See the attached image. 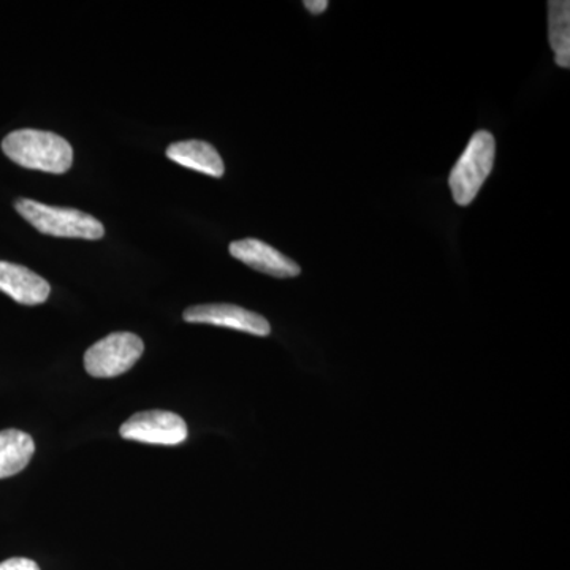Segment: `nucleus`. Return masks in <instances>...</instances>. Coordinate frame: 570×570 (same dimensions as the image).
I'll use <instances>...</instances> for the list:
<instances>
[{
	"instance_id": "f257e3e1",
	"label": "nucleus",
	"mask_w": 570,
	"mask_h": 570,
	"mask_svg": "<svg viewBox=\"0 0 570 570\" xmlns=\"http://www.w3.org/2000/svg\"><path fill=\"white\" fill-rule=\"evenodd\" d=\"M2 151L14 164L45 174H66L73 164L70 142L61 135L45 130H14L3 138Z\"/></svg>"
},
{
	"instance_id": "f03ea898",
	"label": "nucleus",
	"mask_w": 570,
	"mask_h": 570,
	"mask_svg": "<svg viewBox=\"0 0 570 570\" xmlns=\"http://www.w3.org/2000/svg\"><path fill=\"white\" fill-rule=\"evenodd\" d=\"M14 208L43 235L81 239H100L105 236L102 223L80 209L56 208L29 198H18Z\"/></svg>"
},
{
	"instance_id": "7ed1b4c3",
	"label": "nucleus",
	"mask_w": 570,
	"mask_h": 570,
	"mask_svg": "<svg viewBox=\"0 0 570 570\" xmlns=\"http://www.w3.org/2000/svg\"><path fill=\"white\" fill-rule=\"evenodd\" d=\"M494 156L497 141L493 135L485 130L472 135L449 178V186L456 204L468 206L478 197L480 187L485 184L493 170Z\"/></svg>"
},
{
	"instance_id": "20e7f679",
	"label": "nucleus",
	"mask_w": 570,
	"mask_h": 570,
	"mask_svg": "<svg viewBox=\"0 0 570 570\" xmlns=\"http://www.w3.org/2000/svg\"><path fill=\"white\" fill-rule=\"evenodd\" d=\"M145 343L134 333H111L97 341L85 354V367L89 376L118 377L132 370L141 358Z\"/></svg>"
},
{
	"instance_id": "39448f33",
	"label": "nucleus",
	"mask_w": 570,
	"mask_h": 570,
	"mask_svg": "<svg viewBox=\"0 0 570 570\" xmlns=\"http://www.w3.org/2000/svg\"><path fill=\"white\" fill-rule=\"evenodd\" d=\"M119 434L142 444L178 445L187 439V425L174 412L146 411L127 420Z\"/></svg>"
},
{
	"instance_id": "423d86ee",
	"label": "nucleus",
	"mask_w": 570,
	"mask_h": 570,
	"mask_svg": "<svg viewBox=\"0 0 570 570\" xmlns=\"http://www.w3.org/2000/svg\"><path fill=\"white\" fill-rule=\"evenodd\" d=\"M183 318L189 324H206L238 330L255 336H268L272 326L261 314L235 305H200L187 307Z\"/></svg>"
},
{
	"instance_id": "0eeeda50",
	"label": "nucleus",
	"mask_w": 570,
	"mask_h": 570,
	"mask_svg": "<svg viewBox=\"0 0 570 570\" xmlns=\"http://www.w3.org/2000/svg\"><path fill=\"white\" fill-rule=\"evenodd\" d=\"M228 250L236 261L243 262L264 275L285 279V277H296L302 273V268L292 258L285 257L275 247L266 245L261 239H239V242L232 243Z\"/></svg>"
},
{
	"instance_id": "6e6552de",
	"label": "nucleus",
	"mask_w": 570,
	"mask_h": 570,
	"mask_svg": "<svg viewBox=\"0 0 570 570\" xmlns=\"http://www.w3.org/2000/svg\"><path fill=\"white\" fill-rule=\"evenodd\" d=\"M0 292L20 305L37 306L47 302L51 285L26 266L0 261Z\"/></svg>"
},
{
	"instance_id": "1a4fd4ad",
	"label": "nucleus",
	"mask_w": 570,
	"mask_h": 570,
	"mask_svg": "<svg viewBox=\"0 0 570 570\" xmlns=\"http://www.w3.org/2000/svg\"><path fill=\"white\" fill-rule=\"evenodd\" d=\"M167 157L181 167L190 168L198 174L213 176V178H223L224 176L223 157L209 142L200 140L174 142L167 148Z\"/></svg>"
},
{
	"instance_id": "9d476101",
	"label": "nucleus",
	"mask_w": 570,
	"mask_h": 570,
	"mask_svg": "<svg viewBox=\"0 0 570 570\" xmlns=\"http://www.w3.org/2000/svg\"><path fill=\"white\" fill-rule=\"evenodd\" d=\"M36 452L33 439L20 430L0 431V479L20 474Z\"/></svg>"
},
{
	"instance_id": "9b49d317",
	"label": "nucleus",
	"mask_w": 570,
	"mask_h": 570,
	"mask_svg": "<svg viewBox=\"0 0 570 570\" xmlns=\"http://www.w3.org/2000/svg\"><path fill=\"white\" fill-rule=\"evenodd\" d=\"M549 39L554 61L562 69L570 67V2H549Z\"/></svg>"
},
{
	"instance_id": "f8f14e48",
	"label": "nucleus",
	"mask_w": 570,
	"mask_h": 570,
	"mask_svg": "<svg viewBox=\"0 0 570 570\" xmlns=\"http://www.w3.org/2000/svg\"><path fill=\"white\" fill-rule=\"evenodd\" d=\"M0 570H40L36 561L28 560V558H11L0 562Z\"/></svg>"
},
{
	"instance_id": "ddd939ff",
	"label": "nucleus",
	"mask_w": 570,
	"mask_h": 570,
	"mask_svg": "<svg viewBox=\"0 0 570 570\" xmlns=\"http://www.w3.org/2000/svg\"><path fill=\"white\" fill-rule=\"evenodd\" d=\"M303 6H305L306 10L311 11L313 14H322L326 9H328V2H326V0H306Z\"/></svg>"
}]
</instances>
